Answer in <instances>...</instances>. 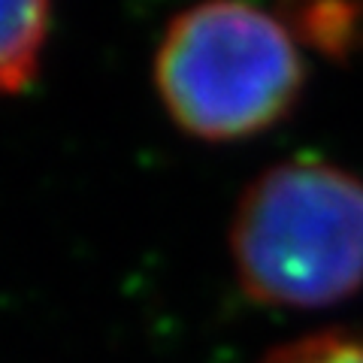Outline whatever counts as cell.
<instances>
[{
    "label": "cell",
    "mask_w": 363,
    "mask_h": 363,
    "mask_svg": "<svg viewBox=\"0 0 363 363\" xmlns=\"http://www.w3.org/2000/svg\"><path fill=\"white\" fill-rule=\"evenodd\" d=\"M230 257L248 300L327 309L363 288V179L321 157L264 169L230 221Z\"/></svg>",
    "instance_id": "1"
},
{
    "label": "cell",
    "mask_w": 363,
    "mask_h": 363,
    "mask_svg": "<svg viewBox=\"0 0 363 363\" xmlns=\"http://www.w3.org/2000/svg\"><path fill=\"white\" fill-rule=\"evenodd\" d=\"M306 64L291 28L252 0H200L169 21L155 88L176 128L233 143L272 128L300 97Z\"/></svg>",
    "instance_id": "2"
},
{
    "label": "cell",
    "mask_w": 363,
    "mask_h": 363,
    "mask_svg": "<svg viewBox=\"0 0 363 363\" xmlns=\"http://www.w3.org/2000/svg\"><path fill=\"white\" fill-rule=\"evenodd\" d=\"M52 0H0V91L18 94L40 73Z\"/></svg>",
    "instance_id": "3"
},
{
    "label": "cell",
    "mask_w": 363,
    "mask_h": 363,
    "mask_svg": "<svg viewBox=\"0 0 363 363\" xmlns=\"http://www.w3.org/2000/svg\"><path fill=\"white\" fill-rule=\"evenodd\" d=\"M260 363H363V330H321L294 339Z\"/></svg>",
    "instance_id": "4"
}]
</instances>
